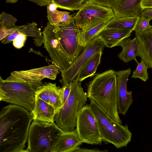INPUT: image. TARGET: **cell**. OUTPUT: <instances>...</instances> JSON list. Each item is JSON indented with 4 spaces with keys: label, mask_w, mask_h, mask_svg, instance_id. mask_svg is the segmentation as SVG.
Returning a JSON list of instances; mask_svg holds the SVG:
<instances>
[{
    "label": "cell",
    "mask_w": 152,
    "mask_h": 152,
    "mask_svg": "<svg viewBox=\"0 0 152 152\" xmlns=\"http://www.w3.org/2000/svg\"><path fill=\"white\" fill-rule=\"evenodd\" d=\"M25 26V25L20 26H17L16 27L12 28L0 30V40H2L7 36L13 33Z\"/></svg>",
    "instance_id": "cell-32"
},
{
    "label": "cell",
    "mask_w": 152,
    "mask_h": 152,
    "mask_svg": "<svg viewBox=\"0 0 152 152\" xmlns=\"http://www.w3.org/2000/svg\"><path fill=\"white\" fill-rule=\"evenodd\" d=\"M140 6L143 10L145 9L152 8V0H142Z\"/></svg>",
    "instance_id": "cell-36"
},
{
    "label": "cell",
    "mask_w": 152,
    "mask_h": 152,
    "mask_svg": "<svg viewBox=\"0 0 152 152\" xmlns=\"http://www.w3.org/2000/svg\"><path fill=\"white\" fill-rule=\"evenodd\" d=\"M40 6L48 5L52 2V0H28Z\"/></svg>",
    "instance_id": "cell-35"
},
{
    "label": "cell",
    "mask_w": 152,
    "mask_h": 152,
    "mask_svg": "<svg viewBox=\"0 0 152 152\" xmlns=\"http://www.w3.org/2000/svg\"><path fill=\"white\" fill-rule=\"evenodd\" d=\"M87 93L110 118L122 124L118 111L115 71L110 69L96 75L88 84Z\"/></svg>",
    "instance_id": "cell-2"
},
{
    "label": "cell",
    "mask_w": 152,
    "mask_h": 152,
    "mask_svg": "<svg viewBox=\"0 0 152 152\" xmlns=\"http://www.w3.org/2000/svg\"><path fill=\"white\" fill-rule=\"evenodd\" d=\"M150 21V19L142 15L134 29L135 34L141 33L149 29L152 26L149 23Z\"/></svg>",
    "instance_id": "cell-29"
},
{
    "label": "cell",
    "mask_w": 152,
    "mask_h": 152,
    "mask_svg": "<svg viewBox=\"0 0 152 152\" xmlns=\"http://www.w3.org/2000/svg\"><path fill=\"white\" fill-rule=\"evenodd\" d=\"M131 69L115 71L117 83V98L118 114L125 115L133 102L132 93L127 91V83Z\"/></svg>",
    "instance_id": "cell-13"
},
{
    "label": "cell",
    "mask_w": 152,
    "mask_h": 152,
    "mask_svg": "<svg viewBox=\"0 0 152 152\" xmlns=\"http://www.w3.org/2000/svg\"><path fill=\"white\" fill-rule=\"evenodd\" d=\"M102 50L95 54L87 62L80 71L75 79L81 82L94 75L101 63Z\"/></svg>",
    "instance_id": "cell-20"
},
{
    "label": "cell",
    "mask_w": 152,
    "mask_h": 152,
    "mask_svg": "<svg viewBox=\"0 0 152 152\" xmlns=\"http://www.w3.org/2000/svg\"><path fill=\"white\" fill-rule=\"evenodd\" d=\"M104 46L97 37L90 41L72 65L61 73L63 86L73 81L88 60L96 53L102 51Z\"/></svg>",
    "instance_id": "cell-11"
},
{
    "label": "cell",
    "mask_w": 152,
    "mask_h": 152,
    "mask_svg": "<svg viewBox=\"0 0 152 152\" xmlns=\"http://www.w3.org/2000/svg\"><path fill=\"white\" fill-rule=\"evenodd\" d=\"M142 15L146 17L150 20L152 19V8L144 9L142 13Z\"/></svg>",
    "instance_id": "cell-37"
},
{
    "label": "cell",
    "mask_w": 152,
    "mask_h": 152,
    "mask_svg": "<svg viewBox=\"0 0 152 152\" xmlns=\"http://www.w3.org/2000/svg\"><path fill=\"white\" fill-rule=\"evenodd\" d=\"M17 19L13 16L2 12L0 15V30L12 28L17 26L15 23Z\"/></svg>",
    "instance_id": "cell-27"
},
{
    "label": "cell",
    "mask_w": 152,
    "mask_h": 152,
    "mask_svg": "<svg viewBox=\"0 0 152 152\" xmlns=\"http://www.w3.org/2000/svg\"><path fill=\"white\" fill-rule=\"evenodd\" d=\"M83 143L76 129L72 131L62 130L51 152H75Z\"/></svg>",
    "instance_id": "cell-14"
},
{
    "label": "cell",
    "mask_w": 152,
    "mask_h": 152,
    "mask_svg": "<svg viewBox=\"0 0 152 152\" xmlns=\"http://www.w3.org/2000/svg\"><path fill=\"white\" fill-rule=\"evenodd\" d=\"M37 24L34 22L27 23L26 25L18 30L25 35L34 37V43L36 46L40 47L44 42L42 33L37 27Z\"/></svg>",
    "instance_id": "cell-22"
},
{
    "label": "cell",
    "mask_w": 152,
    "mask_h": 152,
    "mask_svg": "<svg viewBox=\"0 0 152 152\" xmlns=\"http://www.w3.org/2000/svg\"><path fill=\"white\" fill-rule=\"evenodd\" d=\"M59 87L57 86L56 83L49 82L42 83L37 89L36 98L40 99L49 104L50 98Z\"/></svg>",
    "instance_id": "cell-24"
},
{
    "label": "cell",
    "mask_w": 152,
    "mask_h": 152,
    "mask_svg": "<svg viewBox=\"0 0 152 152\" xmlns=\"http://www.w3.org/2000/svg\"><path fill=\"white\" fill-rule=\"evenodd\" d=\"M44 47L48 52L53 64L61 73L69 67L58 39L57 29L49 22L42 32Z\"/></svg>",
    "instance_id": "cell-10"
},
{
    "label": "cell",
    "mask_w": 152,
    "mask_h": 152,
    "mask_svg": "<svg viewBox=\"0 0 152 152\" xmlns=\"http://www.w3.org/2000/svg\"><path fill=\"white\" fill-rule=\"evenodd\" d=\"M117 46H120L122 48V50L118 54V56L125 63H127L132 60H136V57L138 56V40L136 36L132 39L128 38L123 39Z\"/></svg>",
    "instance_id": "cell-19"
},
{
    "label": "cell",
    "mask_w": 152,
    "mask_h": 152,
    "mask_svg": "<svg viewBox=\"0 0 152 152\" xmlns=\"http://www.w3.org/2000/svg\"><path fill=\"white\" fill-rule=\"evenodd\" d=\"M108 151L104 150H100L97 149H88L86 148H82L80 147L76 150L75 152H106Z\"/></svg>",
    "instance_id": "cell-34"
},
{
    "label": "cell",
    "mask_w": 152,
    "mask_h": 152,
    "mask_svg": "<svg viewBox=\"0 0 152 152\" xmlns=\"http://www.w3.org/2000/svg\"><path fill=\"white\" fill-rule=\"evenodd\" d=\"M71 83H68L64 85L65 87L63 94L64 104L68 98L69 95L71 88Z\"/></svg>",
    "instance_id": "cell-33"
},
{
    "label": "cell",
    "mask_w": 152,
    "mask_h": 152,
    "mask_svg": "<svg viewBox=\"0 0 152 152\" xmlns=\"http://www.w3.org/2000/svg\"><path fill=\"white\" fill-rule=\"evenodd\" d=\"M56 113L51 105L39 98H36L34 109L30 112L33 120L49 123L54 122Z\"/></svg>",
    "instance_id": "cell-18"
},
{
    "label": "cell",
    "mask_w": 152,
    "mask_h": 152,
    "mask_svg": "<svg viewBox=\"0 0 152 152\" xmlns=\"http://www.w3.org/2000/svg\"><path fill=\"white\" fill-rule=\"evenodd\" d=\"M76 127L77 133L83 143L101 145L103 141L98 124L89 104L85 105L79 113Z\"/></svg>",
    "instance_id": "cell-9"
},
{
    "label": "cell",
    "mask_w": 152,
    "mask_h": 152,
    "mask_svg": "<svg viewBox=\"0 0 152 152\" xmlns=\"http://www.w3.org/2000/svg\"><path fill=\"white\" fill-rule=\"evenodd\" d=\"M112 8L91 2L87 0L74 17L79 27L86 30L115 17Z\"/></svg>",
    "instance_id": "cell-8"
},
{
    "label": "cell",
    "mask_w": 152,
    "mask_h": 152,
    "mask_svg": "<svg viewBox=\"0 0 152 152\" xmlns=\"http://www.w3.org/2000/svg\"><path fill=\"white\" fill-rule=\"evenodd\" d=\"M62 131L54 122L33 120L29 129L26 152H51Z\"/></svg>",
    "instance_id": "cell-6"
},
{
    "label": "cell",
    "mask_w": 152,
    "mask_h": 152,
    "mask_svg": "<svg viewBox=\"0 0 152 152\" xmlns=\"http://www.w3.org/2000/svg\"><path fill=\"white\" fill-rule=\"evenodd\" d=\"M142 0H121L119 4L112 8L115 16L118 18L140 17L142 9Z\"/></svg>",
    "instance_id": "cell-17"
},
{
    "label": "cell",
    "mask_w": 152,
    "mask_h": 152,
    "mask_svg": "<svg viewBox=\"0 0 152 152\" xmlns=\"http://www.w3.org/2000/svg\"><path fill=\"white\" fill-rule=\"evenodd\" d=\"M18 32L19 35L13 41V45L15 48L20 49L24 46L27 36Z\"/></svg>",
    "instance_id": "cell-31"
},
{
    "label": "cell",
    "mask_w": 152,
    "mask_h": 152,
    "mask_svg": "<svg viewBox=\"0 0 152 152\" xmlns=\"http://www.w3.org/2000/svg\"><path fill=\"white\" fill-rule=\"evenodd\" d=\"M140 18H118L115 16L107 23L105 28H122L133 31H134Z\"/></svg>",
    "instance_id": "cell-21"
},
{
    "label": "cell",
    "mask_w": 152,
    "mask_h": 152,
    "mask_svg": "<svg viewBox=\"0 0 152 152\" xmlns=\"http://www.w3.org/2000/svg\"><path fill=\"white\" fill-rule=\"evenodd\" d=\"M107 23L104 22L86 30H83L81 35V43L84 48L89 42L97 37L105 29Z\"/></svg>",
    "instance_id": "cell-25"
},
{
    "label": "cell",
    "mask_w": 152,
    "mask_h": 152,
    "mask_svg": "<svg viewBox=\"0 0 152 152\" xmlns=\"http://www.w3.org/2000/svg\"><path fill=\"white\" fill-rule=\"evenodd\" d=\"M7 3L13 4L17 2L18 0H5Z\"/></svg>",
    "instance_id": "cell-38"
},
{
    "label": "cell",
    "mask_w": 152,
    "mask_h": 152,
    "mask_svg": "<svg viewBox=\"0 0 152 152\" xmlns=\"http://www.w3.org/2000/svg\"><path fill=\"white\" fill-rule=\"evenodd\" d=\"M138 40V56L148 68L152 69V26L141 33L135 34Z\"/></svg>",
    "instance_id": "cell-15"
},
{
    "label": "cell",
    "mask_w": 152,
    "mask_h": 152,
    "mask_svg": "<svg viewBox=\"0 0 152 152\" xmlns=\"http://www.w3.org/2000/svg\"><path fill=\"white\" fill-rule=\"evenodd\" d=\"M89 99V105L97 120L103 141L110 143L117 148L126 146L132 137L128 125L115 121L93 100Z\"/></svg>",
    "instance_id": "cell-5"
},
{
    "label": "cell",
    "mask_w": 152,
    "mask_h": 152,
    "mask_svg": "<svg viewBox=\"0 0 152 152\" xmlns=\"http://www.w3.org/2000/svg\"><path fill=\"white\" fill-rule=\"evenodd\" d=\"M25 108L14 104L0 112V152H26L28 132L33 120Z\"/></svg>",
    "instance_id": "cell-1"
},
{
    "label": "cell",
    "mask_w": 152,
    "mask_h": 152,
    "mask_svg": "<svg viewBox=\"0 0 152 152\" xmlns=\"http://www.w3.org/2000/svg\"><path fill=\"white\" fill-rule=\"evenodd\" d=\"M58 68L50 64L28 70L14 71L5 80L9 81L39 82L45 78L56 79L58 72Z\"/></svg>",
    "instance_id": "cell-12"
},
{
    "label": "cell",
    "mask_w": 152,
    "mask_h": 152,
    "mask_svg": "<svg viewBox=\"0 0 152 152\" xmlns=\"http://www.w3.org/2000/svg\"><path fill=\"white\" fill-rule=\"evenodd\" d=\"M74 16L68 23L56 27L58 39L69 67L84 48L81 43L82 30L78 26Z\"/></svg>",
    "instance_id": "cell-7"
},
{
    "label": "cell",
    "mask_w": 152,
    "mask_h": 152,
    "mask_svg": "<svg viewBox=\"0 0 152 152\" xmlns=\"http://www.w3.org/2000/svg\"><path fill=\"white\" fill-rule=\"evenodd\" d=\"M81 82L76 79L71 82L69 96L56 113L54 121L64 131L75 129L77 116L87 100V93L84 92Z\"/></svg>",
    "instance_id": "cell-3"
},
{
    "label": "cell",
    "mask_w": 152,
    "mask_h": 152,
    "mask_svg": "<svg viewBox=\"0 0 152 152\" xmlns=\"http://www.w3.org/2000/svg\"><path fill=\"white\" fill-rule=\"evenodd\" d=\"M132 31L129 29L118 28H105L98 36L104 46L112 48L117 46L123 39L131 35Z\"/></svg>",
    "instance_id": "cell-16"
},
{
    "label": "cell",
    "mask_w": 152,
    "mask_h": 152,
    "mask_svg": "<svg viewBox=\"0 0 152 152\" xmlns=\"http://www.w3.org/2000/svg\"><path fill=\"white\" fill-rule=\"evenodd\" d=\"M148 68L142 61L140 62H137L136 68L133 72L132 78H139L144 82H146L148 79Z\"/></svg>",
    "instance_id": "cell-28"
},
{
    "label": "cell",
    "mask_w": 152,
    "mask_h": 152,
    "mask_svg": "<svg viewBox=\"0 0 152 152\" xmlns=\"http://www.w3.org/2000/svg\"><path fill=\"white\" fill-rule=\"evenodd\" d=\"M39 82L9 81L0 78V100L23 107L31 112Z\"/></svg>",
    "instance_id": "cell-4"
},
{
    "label": "cell",
    "mask_w": 152,
    "mask_h": 152,
    "mask_svg": "<svg viewBox=\"0 0 152 152\" xmlns=\"http://www.w3.org/2000/svg\"><path fill=\"white\" fill-rule=\"evenodd\" d=\"M67 11H61L55 9L47 11V17L48 22L56 27L69 22L73 17L74 15H70Z\"/></svg>",
    "instance_id": "cell-23"
},
{
    "label": "cell",
    "mask_w": 152,
    "mask_h": 152,
    "mask_svg": "<svg viewBox=\"0 0 152 152\" xmlns=\"http://www.w3.org/2000/svg\"><path fill=\"white\" fill-rule=\"evenodd\" d=\"M87 0H52L58 8L71 11L79 10Z\"/></svg>",
    "instance_id": "cell-26"
},
{
    "label": "cell",
    "mask_w": 152,
    "mask_h": 152,
    "mask_svg": "<svg viewBox=\"0 0 152 152\" xmlns=\"http://www.w3.org/2000/svg\"><path fill=\"white\" fill-rule=\"evenodd\" d=\"M121 0H88L91 2L113 8L117 6Z\"/></svg>",
    "instance_id": "cell-30"
}]
</instances>
